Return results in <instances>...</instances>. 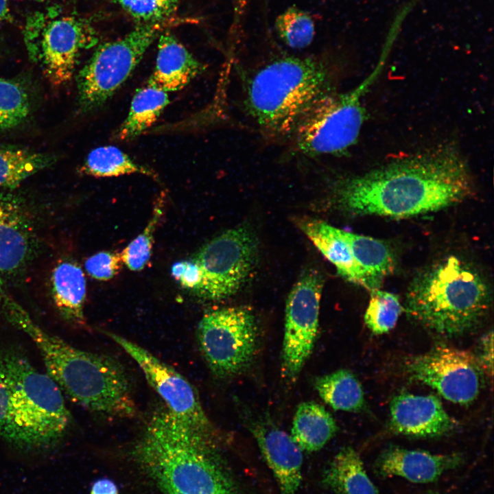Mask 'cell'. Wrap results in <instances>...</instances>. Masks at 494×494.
I'll return each instance as SVG.
<instances>
[{
  "label": "cell",
  "instance_id": "cell-1",
  "mask_svg": "<svg viewBox=\"0 0 494 494\" xmlns=\"http://www.w3.org/2000/svg\"><path fill=\"white\" fill-rule=\"evenodd\" d=\"M472 189L465 159L456 148L441 145L341 178L333 198L348 214L403 218L460 202Z\"/></svg>",
  "mask_w": 494,
  "mask_h": 494
},
{
  "label": "cell",
  "instance_id": "cell-2",
  "mask_svg": "<svg viewBox=\"0 0 494 494\" xmlns=\"http://www.w3.org/2000/svg\"><path fill=\"white\" fill-rule=\"evenodd\" d=\"M3 314L37 347L46 373L63 395L84 408L115 417H132L136 405L127 375L112 358L83 351L40 327L15 301Z\"/></svg>",
  "mask_w": 494,
  "mask_h": 494
},
{
  "label": "cell",
  "instance_id": "cell-3",
  "mask_svg": "<svg viewBox=\"0 0 494 494\" xmlns=\"http://www.w3.org/2000/svg\"><path fill=\"white\" fill-rule=\"evenodd\" d=\"M211 436L166 408L150 418L134 454L163 494H234Z\"/></svg>",
  "mask_w": 494,
  "mask_h": 494
},
{
  "label": "cell",
  "instance_id": "cell-4",
  "mask_svg": "<svg viewBox=\"0 0 494 494\" xmlns=\"http://www.w3.org/2000/svg\"><path fill=\"white\" fill-rule=\"evenodd\" d=\"M334 91L331 71L323 61L283 56L249 78L244 106L261 130L281 137L292 134L309 112Z\"/></svg>",
  "mask_w": 494,
  "mask_h": 494
},
{
  "label": "cell",
  "instance_id": "cell-5",
  "mask_svg": "<svg viewBox=\"0 0 494 494\" xmlns=\"http://www.w3.org/2000/svg\"><path fill=\"white\" fill-rule=\"evenodd\" d=\"M406 311L424 327L443 337L463 334L489 311L491 294L480 272L449 256L418 274L410 285Z\"/></svg>",
  "mask_w": 494,
  "mask_h": 494
},
{
  "label": "cell",
  "instance_id": "cell-6",
  "mask_svg": "<svg viewBox=\"0 0 494 494\" xmlns=\"http://www.w3.org/2000/svg\"><path fill=\"white\" fill-rule=\"evenodd\" d=\"M0 379L9 397L19 447L45 448L65 434L71 422L63 393L21 353L0 347Z\"/></svg>",
  "mask_w": 494,
  "mask_h": 494
},
{
  "label": "cell",
  "instance_id": "cell-7",
  "mask_svg": "<svg viewBox=\"0 0 494 494\" xmlns=\"http://www.w3.org/2000/svg\"><path fill=\"white\" fill-rule=\"evenodd\" d=\"M23 38L29 58L40 64L45 77L55 86L71 79L82 53L99 41L89 19L66 14L58 5L28 15Z\"/></svg>",
  "mask_w": 494,
  "mask_h": 494
},
{
  "label": "cell",
  "instance_id": "cell-8",
  "mask_svg": "<svg viewBox=\"0 0 494 494\" xmlns=\"http://www.w3.org/2000/svg\"><path fill=\"white\" fill-rule=\"evenodd\" d=\"M379 69L352 90L334 91L313 108L292 133L296 150L310 157L336 156L353 146L366 117L362 98L381 72Z\"/></svg>",
  "mask_w": 494,
  "mask_h": 494
},
{
  "label": "cell",
  "instance_id": "cell-9",
  "mask_svg": "<svg viewBox=\"0 0 494 494\" xmlns=\"http://www.w3.org/2000/svg\"><path fill=\"white\" fill-rule=\"evenodd\" d=\"M167 23L138 24L124 36L98 45L77 75L82 113L103 106L132 74Z\"/></svg>",
  "mask_w": 494,
  "mask_h": 494
},
{
  "label": "cell",
  "instance_id": "cell-10",
  "mask_svg": "<svg viewBox=\"0 0 494 494\" xmlns=\"http://www.w3.org/2000/svg\"><path fill=\"white\" fill-rule=\"evenodd\" d=\"M200 350L212 373L220 378L235 376L252 364L259 330L252 310L223 307L205 314L197 329Z\"/></svg>",
  "mask_w": 494,
  "mask_h": 494
},
{
  "label": "cell",
  "instance_id": "cell-11",
  "mask_svg": "<svg viewBox=\"0 0 494 494\" xmlns=\"http://www.w3.org/2000/svg\"><path fill=\"white\" fill-rule=\"evenodd\" d=\"M257 247V237L247 225L231 228L206 243L192 258L202 273L193 293L207 301L236 294L255 267Z\"/></svg>",
  "mask_w": 494,
  "mask_h": 494
},
{
  "label": "cell",
  "instance_id": "cell-12",
  "mask_svg": "<svg viewBox=\"0 0 494 494\" xmlns=\"http://www.w3.org/2000/svg\"><path fill=\"white\" fill-rule=\"evenodd\" d=\"M323 279L306 271L292 287L286 301L281 369L294 381L314 349L317 337Z\"/></svg>",
  "mask_w": 494,
  "mask_h": 494
},
{
  "label": "cell",
  "instance_id": "cell-13",
  "mask_svg": "<svg viewBox=\"0 0 494 494\" xmlns=\"http://www.w3.org/2000/svg\"><path fill=\"white\" fill-rule=\"evenodd\" d=\"M412 377L454 403L474 401L485 373L475 355L445 345L413 357L408 364Z\"/></svg>",
  "mask_w": 494,
  "mask_h": 494
},
{
  "label": "cell",
  "instance_id": "cell-14",
  "mask_svg": "<svg viewBox=\"0 0 494 494\" xmlns=\"http://www.w3.org/2000/svg\"><path fill=\"white\" fill-rule=\"evenodd\" d=\"M139 365L149 384L165 402L167 409L183 421L211 432V424L193 385L150 351L121 336L104 332Z\"/></svg>",
  "mask_w": 494,
  "mask_h": 494
},
{
  "label": "cell",
  "instance_id": "cell-15",
  "mask_svg": "<svg viewBox=\"0 0 494 494\" xmlns=\"http://www.w3.org/2000/svg\"><path fill=\"white\" fill-rule=\"evenodd\" d=\"M463 462L464 458L459 453L433 454L392 445L377 456L372 467L375 474L381 478L399 477L413 483L427 484L437 481Z\"/></svg>",
  "mask_w": 494,
  "mask_h": 494
},
{
  "label": "cell",
  "instance_id": "cell-16",
  "mask_svg": "<svg viewBox=\"0 0 494 494\" xmlns=\"http://www.w3.org/2000/svg\"><path fill=\"white\" fill-rule=\"evenodd\" d=\"M390 428L399 434L416 438H436L449 433L455 421L434 395L402 393L390 403Z\"/></svg>",
  "mask_w": 494,
  "mask_h": 494
},
{
  "label": "cell",
  "instance_id": "cell-17",
  "mask_svg": "<svg viewBox=\"0 0 494 494\" xmlns=\"http://www.w3.org/2000/svg\"><path fill=\"white\" fill-rule=\"evenodd\" d=\"M250 430L281 494H296L302 478L303 451L290 435L268 421H254Z\"/></svg>",
  "mask_w": 494,
  "mask_h": 494
},
{
  "label": "cell",
  "instance_id": "cell-18",
  "mask_svg": "<svg viewBox=\"0 0 494 494\" xmlns=\"http://www.w3.org/2000/svg\"><path fill=\"white\" fill-rule=\"evenodd\" d=\"M35 235L22 201L10 193H0V272L12 273L27 263L33 252Z\"/></svg>",
  "mask_w": 494,
  "mask_h": 494
},
{
  "label": "cell",
  "instance_id": "cell-19",
  "mask_svg": "<svg viewBox=\"0 0 494 494\" xmlns=\"http://www.w3.org/2000/svg\"><path fill=\"white\" fill-rule=\"evenodd\" d=\"M158 38L155 67L148 84L167 93L181 90L204 66L171 32L163 31Z\"/></svg>",
  "mask_w": 494,
  "mask_h": 494
},
{
  "label": "cell",
  "instance_id": "cell-20",
  "mask_svg": "<svg viewBox=\"0 0 494 494\" xmlns=\"http://www.w3.org/2000/svg\"><path fill=\"white\" fill-rule=\"evenodd\" d=\"M296 224L324 257L334 265L341 277L370 290L368 278L355 261L344 230L310 217L298 218Z\"/></svg>",
  "mask_w": 494,
  "mask_h": 494
},
{
  "label": "cell",
  "instance_id": "cell-21",
  "mask_svg": "<svg viewBox=\"0 0 494 494\" xmlns=\"http://www.w3.org/2000/svg\"><path fill=\"white\" fill-rule=\"evenodd\" d=\"M51 294L60 316L67 322L84 325L86 284L81 267L72 260H63L52 270Z\"/></svg>",
  "mask_w": 494,
  "mask_h": 494
},
{
  "label": "cell",
  "instance_id": "cell-22",
  "mask_svg": "<svg viewBox=\"0 0 494 494\" xmlns=\"http://www.w3.org/2000/svg\"><path fill=\"white\" fill-rule=\"evenodd\" d=\"M323 482L336 494H379L359 454L350 446L342 447L332 458Z\"/></svg>",
  "mask_w": 494,
  "mask_h": 494
},
{
  "label": "cell",
  "instance_id": "cell-23",
  "mask_svg": "<svg viewBox=\"0 0 494 494\" xmlns=\"http://www.w3.org/2000/svg\"><path fill=\"white\" fill-rule=\"evenodd\" d=\"M337 431L336 421L323 406L305 401L297 407L290 436L302 451L312 452L322 449Z\"/></svg>",
  "mask_w": 494,
  "mask_h": 494
},
{
  "label": "cell",
  "instance_id": "cell-24",
  "mask_svg": "<svg viewBox=\"0 0 494 494\" xmlns=\"http://www.w3.org/2000/svg\"><path fill=\"white\" fill-rule=\"evenodd\" d=\"M169 103L167 93L164 91L149 84L138 89L128 115L116 130L114 138L126 141L140 135L156 121Z\"/></svg>",
  "mask_w": 494,
  "mask_h": 494
},
{
  "label": "cell",
  "instance_id": "cell-25",
  "mask_svg": "<svg viewBox=\"0 0 494 494\" xmlns=\"http://www.w3.org/2000/svg\"><path fill=\"white\" fill-rule=\"evenodd\" d=\"M344 235L355 261L368 278L370 290L379 289L384 278L394 269L392 251L377 239L346 231Z\"/></svg>",
  "mask_w": 494,
  "mask_h": 494
},
{
  "label": "cell",
  "instance_id": "cell-26",
  "mask_svg": "<svg viewBox=\"0 0 494 494\" xmlns=\"http://www.w3.org/2000/svg\"><path fill=\"white\" fill-rule=\"evenodd\" d=\"M314 386L320 398L335 410L358 412L365 405L362 385L348 370L318 376Z\"/></svg>",
  "mask_w": 494,
  "mask_h": 494
},
{
  "label": "cell",
  "instance_id": "cell-27",
  "mask_svg": "<svg viewBox=\"0 0 494 494\" xmlns=\"http://www.w3.org/2000/svg\"><path fill=\"white\" fill-rule=\"evenodd\" d=\"M54 155L12 146H0V187L13 189L24 180L52 165Z\"/></svg>",
  "mask_w": 494,
  "mask_h": 494
},
{
  "label": "cell",
  "instance_id": "cell-28",
  "mask_svg": "<svg viewBox=\"0 0 494 494\" xmlns=\"http://www.w3.org/2000/svg\"><path fill=\"white\" fill-rule=\"evenodd\" d=\"M81 171L98 178L133 174L154 178L157 177L154 171L135 162L126 153L113 145L100 146L92 150L85 158Z\"/></svg>",
  "mask_w": 494,
  "mask_h": 494
},
{
  "label": "cell",
  "instance_id": "cell-29",
  "mask_svg": "<svg viewBox=\"0 0 494 494\" xmlns=\"http://www.w3.org/2000/svg\"><path fill=\"white\" fill-rule=\"evenodd\" d=\"M274 26L281 40L292 49L306 48L314 38L315 25L312 17L294 6L280 14Z\"/></svg>",
  "mask_w": 494,
  "mask_h": 494
},
{
  "label": "cell",
  "instance_id": "cell-30",
  "mask_svg": "<svg viewBox=\"0 0 494 494\" xmlns=\"http://www.w3.org/2000/svg\"><path fill=\"white\" fill-rule=\"evenodd\" d=\"M403 310L396 294L373 290L364 314V322L374 334H384L395 327Z\"/></svg>",
  "mask_w": 494,
  "mask_h": 494
},
{
  "label": "cell",
  "instance_id": "cell-31",
  "mask_svg": "<svg viewBox=\"0 0 494 494\" xmlns=\"http://www.w3.org/2000/svg\"><path fill=\"white\" fill-rule=\"evenodd\" d=\"M165 198L162 194L157 198L143 231L120 252L123 263L132 271L143 269L150 258L154 234L164 213Z\"/></svg>",
  "mask_w": 494,
  "mask_h": 494
},
{
  "label": "cell",
  "instance_id": "cell-32",
  "mask_svg": "<svg viewBox=\"0 0 494 494\" xmlns=\"http://www.w3.org/2000/svg\"><path fill=\"white\" fill-rule=\"evenodd\" d=\"M30 109L28 94L19 83L0 79V131L17 126Z\"/></svg>",
  "mask_w": 494,
  "mask_h": 494
},
{
  "label": "cell",
  "instance_id": "cell-33",
  "mask_svg": "<svg viewBox=\"0 0 494 494\" xmlns=\"http://www.w3.org/2000/svg\"><path fill=\"white\" fill-rule=\"evenodd\" d=\"M138 24L167 23L176 13L180 0H110Z\"/></svg>",
  "mask_w": 494,
  "mask_h": 494
},
{
  "label": "cell",
  "instance_id": "cell-34",
  "mask_svg": "<svg viewBox=\"0 0 494 494\" xmlns=\"http://www.w3.org/2000/svg\"><path fill=\"white\" fill-rule=\"evenodd\" d=\"M123 263L120 253L102 251L89 257L84 268L92 278L106 281L118 274Z\"/></svg>",
  "mask_w": 494,
  "mask_h": 494
},
{
  "label": "cell",
  "instance_id": "cell-35",
  "mask_svg": "<svg viewBox=\"0 0 494 494\" xmlns=\"http://www.w3.org/2000/svg\"><path fill=\"white\" fill-rule=\"evenodd\" d=\"M0 438L19 447L17 429L14 423L9 403L8 393L0 379Z\"/></svg>",
  "mask_w": 494,
  "mask_h": 494
},
{
  "label": "cell",
  "instance_id": "cell-36",
  "mask_svg": "<svg viewBox=\"0 0 494 494\" xmlns=\"http://www.w3.org/2000/svg\"><path fill=\"white\" fill-rule=\"evenodd\" d=\"M171 274L183 287L193 292L198 288L202 279L200 269L193 259L175 263L172 266Z\"/></svg>",
  "mask_w": 494,
  "mask_h": 494
},
{
  "label": "cell",
  "instance_id": "cell-37",
  "mask_svg": "<svg viewBox=\"0 0 494 494\" xmlns=\"http://www.w3.org/2000/svg\"><path fill=\"white\" fill-rule=\"evenodd\" d=\"M493 331L485 335L480 343V353L478 357L483 370L492 378L493 373Z\"/></svg>",
  "mask_w": 494,
  "mask_h": 494
},
{
  "label": "cell",
  "instance_id": "cell-38",
  "mask_svg": "<svg viewBox=\"0 0 494 494\" xmlns=\"http://www.w3.org/2000/svg\"><path fill=\"white\" fill-rule=\"evenodd\" d=\"M91 494H119L115 483L108 478L95 481L91 487Z\"/></svg>",
  "mask_w": 494,
  "mask_h": 494
},
{
  "label": "cell",
  "instance_id": "cell-39",
  "mask_svg": "<svg viewBox=\"0 0 494 494\" xmlns=\"http://www.w3.org/2000/svg\"><path fill=\"white\" fill-rule=\"evenodd\" d=\"M247 0H233V27L237 30L239 27L240 21L243 16Z\"/></svg>",
  "mask_w": 494,
  "mask_h": 494
},
{
  "label": "cell",
  "instance_id": "cell-40",
  "mask_svg": "<svg viewBox=\"0 0 494 494\" xmlns=\"http://www.w3.org/2000/svg\"><path fill=\"white\" fill-rule=\"evenodd\" d=\"M12 19L7 0H0V21H11Z\"/></svg>",
  "mask_w": 494,
  "mask_h": 494
},
{
  "label": "cell",
  "instance_id": "cell-41",
  "mask_svg": "<svg viewBox=\"0 0 494 494\" xmlns=\"http://www.w3.org/2000/svg\"><path fill=\"white\" fill-rule=\"evenodd\" d=\"M3 293H4L3 291V283H2L1 276H0V295L2 294Z\"/></svg>",
  "mask_w": 494,
  "mask_h": 494
},
{
  "label": "cell",
  "instance_id": "cell-42",
  "mask_svg": "<svg viewBox=\"0 0 494 494\" xmlns=\"http://www.w3.org/2000/svg\"><path fill=\"white\" fill-rule=\"evenodd\" d=\"M426 494H440V493H436V492H430V493H427Z\"/></svg>",
  "mask_w": 494,
  "mask_h": 494
},
{
  "label": "cell",
  "instance_id": "cell-43",
  "mask_svg": "<svg viewBox=\"0 0 494 494\" xmlns=\"http://www.w3.org/2000/svg\"><path fill=\"white\" fill-rule=\"evenodd\" d=\"M34 1H46V0H34Z\"/></svg>",
  "mask_w": 494,
  "mask_h": 494
}]
</instances>
